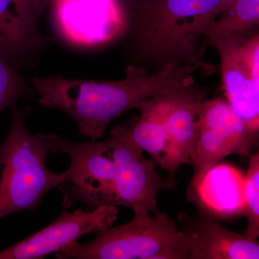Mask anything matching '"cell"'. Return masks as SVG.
<instances>
[{
    "label": "cell",
    "mask_w": 259,
    "mask_h": 259,
    "mask_svg": "<svg viewBox=\"0 0 259 259\" xmlns=\"http://www.w3.org/2000/svg\"><path fill=\"white\" fill-rule=\"evenodd\" d=\"M219 53L227 102L250 130L259 131V37L210 42Z\"/></svg>",
    "instance_id": "52a82bcc"
},
{
    "label": "cell",
    "mask_w": 259,
    "mask_h": 259,
    "mask_svg": "<svg viewBox=\"0 0 259 259\" xmlns=\"http://www.w3.org/2000/svg\"><path fill=\"white\" fill-rule=\"evenodd\" d=\"M245 175L228 163L209 168L196 185L188 187V198L202 214L218 220L244 215Z\"/></svg>",
    "instance_id": "8fae6325"
},
{
    "label": "cell",
    "mask_w": 259,
    "mask_h": 259,
    "mask_svg": "<svg viewBox=\"0 0 259 259\" xmlns=\"http://www.w3.org/2000/svg\"><path fill=\"white\" fill-rule=\"evenodd\" d=\"M20 8L40 20L45 10L50 5L51 0H13Z\"/></svg>",
    "instance_id": "ac0fdd59"
},
{
    "label": "cell",
    "mask_w": 259,
    "mask_h": 259,
    "mask_svg": "<svg viewBox=\"0 0 259 259\" xmlns=\"http://www.w3.org/2000/svg\"><path fill=\"white\" fill-rule=\"evenodd\" d=\"M202 65L165 64L156 74L127 66L124 79L97 81L67 79L61 75L33 76L32 88L41 106L57 109L77 124L80 134L91 141L100 139L110 122L143 102L192 87L194 73Z\"/></svg>",
    "instance_id": "7a4b0ae2"
},
{
    "label": "cell",
    "mask_w": 259,
    "mask_h": 259,
    "mask_svg": "<svg viewBox=\"0 0 259 259\" xmlns=\"http://www.w3.org/2000/svg\"><path fill=\"white\" fill-rule=\"evenodd\" d=\"M53 23L59 36L74 47L111 42L125 27L121 0H51Z\"/></svg>",
    "instance_id": "ba28073f"
},
{
    "label": "cell",
    "mask_w": 259,
    "mask_h": 259,
    "mask_svg": "<svg viewBox=\"0 0 259 259\" xmlns=\"http://www.w3.org/2000/svg\"><path fill=\"white\" fill-rule=\"evenodd\" d=\"M231 0L138 1L136 38L144 54L165 64L204 60L206 34Z\"/></svg>",
    "instance_id": "3957f363"
},
{
    "label": "cell",
    "mask_w": 259,
    "mask_h": 259,
    "mask_svg": "<svg viewBox=\"0 0 259 259\" xmlns=\"http://www.w3.org/2000/svg\"><path fill=\"white\" fill-rule=\"evenodd\" d=\"M13 120L0 146V220L13 213L34 210L44 196L67 182L66 172L48 169L51 152L46 135H32L25 124L30 108L12 107Z\"/></svg>",
    "instance_id": "277c9868"
},
{
    "label": "cell",
    "mask_w": 259,
    "mask_h": 259,
    "mask_svg": "<svg viewBox=\"0 0 259 259\" xmlns=\"http://www.w3.org/2000/svg\"><path fill=\"white\" fill-rule=\"evenodd\" d=\"M259 0H231L206 34L209 42L230 37L246 36L258 25Z\"/></svg>",
    "instance_id": "9a60e30c"
},
{
    "label": "cell",
    "mask_w": 259,
    "mask_h": 259,
    "mask_svg": "<svg viewBox=\"0 0 259 259\" xmlns=\"http://www.w3.org/2000/svg\"><path fill=\"white\" fill-rule=\"evenodd\" d=\"M119 218L117 206H100L90 212H62L49 226L0 250V259L44 258L76 242L85 235L112 226Z\"/></svg>",
    "instance_id": "9c48e42d"
},
{
    "label": "cell",
    "mask_w": 259,
    "mask_h": 259,
    "mask_svg": "<svg viewBox=\"0 0 259 259\" xmlns=\"http://www.w3.org/2000/svg\"><path fill=\"white\" fill-rule=\"evenodd\" d=\"M29 88L27 80L0 54V113L16 105L20 97L30 93Z\"/></svg>",
    "instance_id": "e0dca14e"
},
{
    "label": "cell",
    "mask_w": 259,
    "mask_h": 259,
    "mask_svg": "<svg viewBox=\"0 0 259 259\" xmlns=\"http://www.w3.org/2000/svg\"><path fill=\"white\" fill-rule=\"evenodd\" d=\"M258 134L249 128L228 102L204 100L197 120V139L191 157L193 176L189 187L227 156L248 155L256 146Z\"/></svg>",
    "instance_id": "8992f818"
},
{
    "label": "cell",
    "mask_w": 259,
    "mask_h": 259,
    "mask_svg": "<svg viewBox=\"0 0 259 259\" xmlns=\"http://www.w3.org/2000/svg\"><path fill=\"white\" fill-rule=\"evenodd\" d=\"M130 222L97 232L87 243L74 242L58 259H190V240L166 212L135 211Z\"/></svg>",
    "instance_id": "5b68a950"
},
{
    "label": "cell",
    "mask_w": 259,
    "mask_h": 259,
    "mask_svg": "<svg viewBox=\"0 0 259 259\" xmlns=\"http://www.w3.org/2000/svg\"><path fill=\"white\" fill-rule=\"evenodd\" d=\"M244 215L248 221L245 234L251 239L259 236V153L250 158L243 185Z\"/></svg>",
    "instance_id": "2e32d148"
},
{
    "label": "cell",
    "mask_w": 259,
    "mask_h": 259,
    "mask_svg": "<svg viewBox=\"0 0 259 259\" xmlns=\"http://www.w3.org/2000/svg\"><path fill=\"white\" fill-rule=\"evenodd\" d=\"M181 231L190 240V259H258L259 245L246 235L230 231L207 214L179 216Z\"/></svg>",
    "instance_id": "30bf717a"
},
{
    "label": "cell",
    "mask_w": 259,
    "mask_h": 259,
    "mask_svg": "<svg viewBox=\"0 0 259 259\" xmlns=\"http://www.w3.org/2000/svg\"><path fill=\"white\" fill-rule=\"evenodd\" d=\"M51 153L69 156L67 182L61 186L63 205L76 202L90 208L125 206L133 212H159L157 197L171 188V182L155 169L129 134L128 123L116 127L105 141L77 143L54 134H46Z\"/></svg>",
    "instance_id": "6da1fadb"
},
{
    "label": "cell",
    "mask_w": 259,
    "mask_h": 259,
    "mask_svg": "<svg viewBox=\"0 0 259 259\" xmlns=\"http://www.w3.org/2000/svg\"><path fill=\"white\" fill-rule=\"evenodd\" d=\"M138 1H146V0H138Z\"/></svg>",
    "instance_id": "d6986e66"
},
{
    "label": "cell",
    "mask_w": 259,
    "mask_h": 259,
    "mask_svg": "<svg viewBox=\"0 0 259 259\" xmlns=\"http://www.w3.org/2000/svg\"><path fill=\"white\" fill-rule=\"evenodd\" d=\"M44 42L38 28L19 25L0 15V54L14 67L35 59Z\"/></svg>",
    "instance_id": "5bb4252c"
},
{
    "label": "cell",
    "mask_w": 259,
    "mask_h": 259,
    "mask_svg": "<svg viewBox=\"0 0 259 259\" xmlns=\"http://www.w3.org/2000/svg\"><path fill=\"white\" fill-rule=\"evenodd\" d=\"M178 91L143 102L138 108L139 118L128 123L130 136L134 142L149 153L155 163L161 167L166 149L167 120Z\"/></svg>",
    "instance_id": "4fadbf2b"
},
{
    "label": "cell",
    "mask_w": 259,
    "mask_h": 259,
    "mask_svg": "<svg viewBox=\"0 0 259 259\" xmlns=\"http://www.w3.org/2000/svg\"><path fill=\"white\" fill-rule=\"evenodd\" d=\"M204 95L193 86L177 92L167 120V145L161 168L170 176L191 164L197 139V120Z\"/></svg>",
    "instance_id": "7c38bea8"
}]
</instances>
